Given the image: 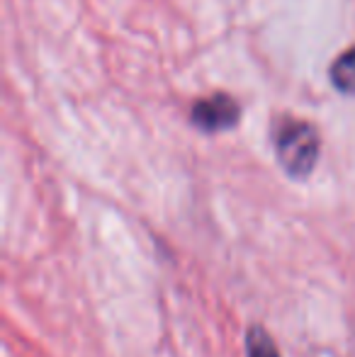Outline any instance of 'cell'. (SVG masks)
<instances>
[{
	"instance_id": "obj_3",
	"label": "cell",
	"mask_w": 355,
	"mask_h": 357,
	"mask_svg": "<svg viewBox=\"0 0 355 357\" xmlns=\"http://www.w3.org/2000/svg\"><path fill=\"white\" fill-rule=\"evenodd\" d=\"M331 80L341 93L355 95V49L338 56L331 68Z\"/></svg>"
},
{
	"instance_id": "obj_4",
	"label": "cell",
	"mask_w": 355,
	"mask_h": 357,
	"mask_svg": "<svg viewBox=\"0 0 355 357\" xmlns=\"http://www.w3.org/2000/svg\"><path fill=\"white\" fill-rule=\"evenodd\" d=\"M248 357H280L273 338L263 328L248 331Z\"/></svg>"
},
{
	"instance_id": "obj_2",
	"label": "cell",
	"mask_w": 355,
	"mask_h": 357,
	"mask_svg": "<svg viewBox=\"0 0 355 357\" xmlns=\"http://www.w3.org/2000/svg\"><path fill=\"white\" fill-rule=\"evenodd\" d=\"M239 119V105L227 95H214L195 105L192 122L204 132H224Z\"/></svg>"
},
{
	"instance_id": "obj_1",
	"label": "cell",
	"mask_w": 355,
	"mask_h": 357,
	"mask_svg": "<svg viewBox=\"0 0 355 357\" xmlns=\"http://www.w3.org/2000/svg\"><path fill=\"white\" fill-rule=\"evenodd\" d=\"M319 155V137L304 122H287L278 132V158L294 178H304L314 170Z\"/></svg>"
}]
</instances>
